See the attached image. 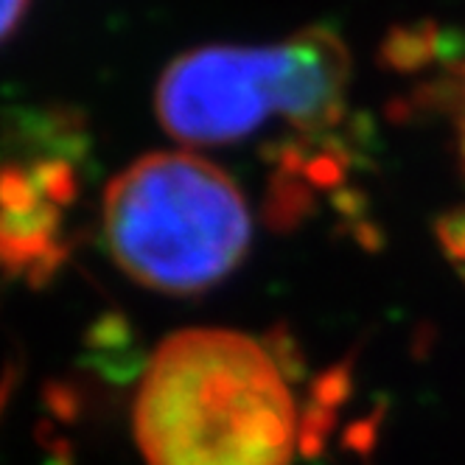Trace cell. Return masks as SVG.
<instances>
[{
  "label": "cell",
  "mask_w": 465,
  "mask_h": 465,
  "mask_svg": "<svg viewBox=\"0 0 465 465\" xmlns=\"http://www.w3.org/2000/svg\"><path fill=\"white\" fill-rule=\"evenodd\" d=\"M135 440L149 465H292L306 423L278 351L239 331L191 328L146 364Z\"/></svg>",
  "instance_id": "1"
},
{
  "label": "cell",
  "mask_w": 465,
  "mask_h": 465,
  "mask_svg": "<svg viewBox=\"0 0 465 465\" xmlns=\"http://www.w3.org/2000/svg\"><path fill=\"white\" fill-rule=\"evenodd\" d=\"M351 56L328 28L275 45H208L174 59L154 95L160 124L188 146L250 141L283 124L328 143L348 118Z\"/></svg>",
  "instance_id": "2"
},
{
  "label": "cell",
  "mask_w": 465,
  "mask_h": 465,
  "mask_svg": "<svg viewBox=\"0 0 465 465\" xmlns=\"http://www.w3.org/2000/svg\"><path fill=\"white\" fill-rule=\"evenodd\" d=\"M252 216L232 177L191 152L135 160L104 193V242L141 286L193 294L239 267Z\"/></svg>",
  "instance_id": "3"
},
{
  "label": "cell",
  "mask_w": 465,
  "mask_h": 465,
  "mask_svg": "<svg viewBox=\"0 0 465 465\" xmlns=\"http://www.w3.org/2000/svg\"><path fill=\"white\" fill-rule=\"evenodd\" d=\"M45 401H48V410L56 415V420L62 423H74L79 418V395L71 387H64V384L48 387Z\"/></svg>",
  "instance_id": "4"
},
{
  "label": "cell",
  "mask_w": 465,
  "mask_h": 465,
  "mask_svg": "<svg viewBox=\"0 0 465 465\" xmlns=\"http://www.w3.org/2000/svg\"><path fill=\"white\" fill-rule=\"evenodd\" d=\"M28 0H0V43H4L25 15Z\"/></svg>",
  "instance_id": "5"
},
{
  "label": "cell",
  "mask_w": 465,
  "mask_h": 465,
  "mask_svg": "<svg viewBox=\"0 0 465 465\" xmlns=\"http://www.w3.org/2000/svg\"><path fill=\"white\" fill-rule=\"evenodd\" d=\"M454 110H457L460 154H462V163H465V59H462V64H460V79H457V102H454Z\"/></svg>",
  "instance_id": "6"
},
{
  "label": "cell",
  "mask_w": 465,
  "mask_h": 465,
  "mask_svg": "<svg viewBox=\"0 0 465 465\" xmlns=\"http://www.w3.org/2000/svg\"><path fill=\"white\" fill-rule=\"evenodd\" d=\"M45 449H48V465H74V449L68 440L62 438L45 440Z\"/></svg>",
  "instance_id": "7"
},
{
  "label": "cell",
  "mask_w": 465,
  "mask_h": 465,
  "mask_svg": "<svg viewBox=\"0 0 465 465\" xmlns=\"http://www.w3.org/2000/svg\"><path fill=\"white\" fill-rule=\"evenodd\" d=\"M9 392H12V381L4 379V381H0V412H4V407L9 401Z\"/></svg>",
  "instance_id": "8"
}]
</instances>
